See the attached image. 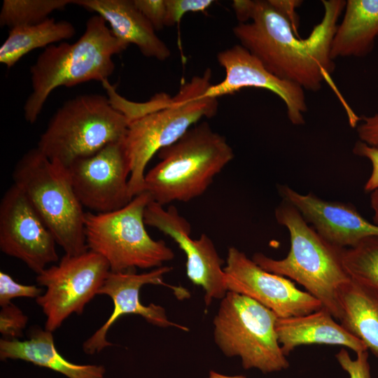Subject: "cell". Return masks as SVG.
Instances as JSON below:
<instances>
[{
    "label": "cell",
    "mask_w": 378,
    "mask_h": 378,
    "mask_svg": "<svg viewBox=\"0 0 378 378\" xmlns=\"http://www.w3.org/2000/svg\"><path fill=\"white\" fill-rule=\"evenodd\" d=\"M322 4L321 22L302 38L269 0H234L239 23L232 32L276 77L316 92L335 69L331 43L346 1L324 0Z\"/></svg>",
    "instance_id": "1"
},
{
    "label": "cell",
    "mask_w": 378,
    "mask_h": 378,
    "mask_svg": "<svg viewBox=\"0 0 378 378\" xmlns=\"http://www.w3.org/2000/svg\"><path fill=\"white\" fill-rule=\"evenodd\" d=\"M211 77V70L206 69L202 75L184 82L172 97L160 93L144 103L130 102L120 95L115 98V107L129 121L122 144L133 197L144 192L146 168L153 155L178 141L202 118L216 114L218 99L204 95L212 85Z\"/></svg>",
    "instance_id": "2"
},
{
    "label": "cell",
    "mask_w": 378,
    "mask_h": 378,
    "mask_svg": "<svg viewBox=\"0 0 378 378\" xmlns=\"http://www.w3.org/2000/svg\"><path fill=\"white\" fill-rule=\"evenodd\" d=\"M128 46L95 14L88 18L76 41L44 48L30 68L31 92L23 108L26 121L32 124L37 120L49 95L58 87L108 81L115 69L113 57Z\"/></svg>",
    "instance_id": "3"
},
{
    "label": "cell",
    "mask_w": 378,
    "mask_h": 378,
    "mask_svg": "<svg viewBox=\"0 0 378 378\" xmlns=\"http://www.w3.org/2000/svg\"><path fill=\"white\" fill-rule=\"evenodd\" d=\"M157 154L160 161L146 173L144 192L162 206L202 195L234 157L226 138L205 121Z\"/></svg>",
    "instance_id": "4"
},
{
    "label": "cell",
    "mask_w": 378,
    "mask_h": 378,
    "mask_svg": "<svg viewBox=\"0 0 378 378\" xmlns=\"http://www.w3.org/2000/svg\"><path fill=\"white\" fill-rule=\"evenodd\" d=\"M274 216L277 223L286 227L289 232L288 253L284 258L276 260L256 253L252 260L263 270L302 285L305 291L339 321L340 293L351 279L342 265L343 248L325 240L286 201L282 200L277 206Z\"/></svg>",
    "instance_id": "5"
},
{
    "label": "cell",
    "mask_w": 378,
    "mask_h": 378,
    "mask_svg": "<svg viewBox=\"0 0 378 378\" xmlns=\"http://www.w3.org/2000/svg\"><path fill=\"white\" fill-rule=\"evenodd\" d=\"M13 179L65 254L78 255L88 250L86 212L75 193L66 168L50 161L36 147L18 160Z\"/></svg>",
    "instance_id": "6"
},
{
    "label": "cell",
    "mask_w": 378,
    "mask_h": 378,
    "mask_svg": "<svg viewBox=\"0 0 378 378\" xmlns=\"http://www.w3.org/2000/svg\"><path fill=\"white\" fill-rule=\"evenodd\" d=\"M128 124L126 116L108 97L97 94L78 95L57 109L36 147L50 161L67 168L76 160L122 141Z\"/></svg>",
    "instance_id": "7"
},
{
    "label": "cell",
    "mask_w": 378,
    "mask_h": 378,
    "mask_svg": "<svg viewBox=\"0 0 378 378\" xmlns=\"http://www.w3.org/2000/svg\"><path fill=\"white\" fill-rule=\"evenodd\" d=\"M152 201L144 192L122 208L104 214H85V237L88 250L102 256L111 272H120L162 266L174 253L162 240L148 233L144 212Z\"/></svg>",
    "instance_id": "8"
},
{
    "label": "cell",
    "mask_w": 378,
    "mask_h": 378,
    "mask_svg": "<svg viewBox=\"0 0 378 378\" xmlns=\"http://www.w3.org/2000/svg\"><path fill=\"white\" fill-rule=\"evenodd\" d=\"M277 318L251 298L227 291L214 318V341L226 356L239 357L245 370L263 373L286 370L289 362L278 341Z\"/></svg>",
    "instance_id": "9"
},
{
    "label": "cell",
    "mask_w": 378,
    "mask_h": 378,
    "mask_svg": "<svg viewBox=\"0 0 378 378\" xmlns=\"http://www.w3.org/2000/svg\"><path fill=\"white\" fill-rule=\"evenodd\" d=\"M110 272L102 256L88 250L78 255L64 254L57 265L37 274L36 282L46 288L36 298L46 317L45 330L54 332L72 314H82Z\"/></svg>",
    "instance_id": "10"
},
{
    "label": "cell",
    "mask_w": 378,
    "mask_h": 378,
    "mask_svg": "<svg viewBox=\"0 0 378 378\" xmlns=\"http://www.w3.org/2000/svg\"><path fill=\"white\" fill-rule=\"evenodd\" d=\"M122 140L78 159L66 168L78 199L90 212L114 211L134 198L129 189L130 168Z\"/></svg>",
    "instance_id": "11"
},
{
    "label": "cell",
    "mask_w": 378,
    "mask_h": 378,
    "mask_svg": "<svg viewBox=\"0 0 378 378\" xmlns=\"http://www.w3.org/2000/svg\"><path fill=\"white\" fill-rule=\"evenodd\" d=\"M223 271L228 291L251 298L278 318L304 315L323 307L290 279L263 270L236 247L228 248Z\"/></svg>",
    "instance_id": "12"
},
{
    "label": "cell",
    "mask_w": 378,
    "mask_h": 378,
    "mask_svg": "<svg viewBox=\"0 0 378 378\" xmlns=\"http://www.w3.org/2000/svg\"><path fill=\"white\" fill-rule=\"evenodd\" d=\"M55 239L15 184L8 188L0 202V249L18 258L37 274L58 260Z\"/></svg>",
    "instance_id": "13"
},
{
    "label": "cell",
    "mask_w": 378,
    "mask_h": 378,
    "mask_svg": "<svg viewBox=\"0 0 378 378\" xmlns=\"http://www.w3.org/2000/svg\"><path fill=\"white\" fill-rule=\"evenodd\" d=\"M144 221L146 225L172 238L184 252L186 275L193 284L204 290L206 307L214 299L221 300L225 297L228 290L223 260L206 234L192 239L190 223L174 206L169 205L165 209L153 201L145 209Z\"/></svg>",
    "instance_id": "14"
},
{
    "label": "cell",
    "mask_w": 378,
    "mask_h": 378,
    "mask_svg": "<svg viewBox=\"0 0 378 378\" xmlns=\"http://www.w3.org/2000/svg\"><path fill=\"white\" fill-rule=\"evenodd\" d=\"M172 270L171 267L162 265L141 274L136 273L135 270L110 272L98 294L110 297L113 309L107 321L83 343V351L92 355L113 345L106 340L107 332L120 316L125 314L140 315L148 323L158 327H175L184 331L189 330L187 327L169 321L162 306L153 303L146 306L140 301V289L147 284L167 286L173 290L178 299L188 298L190 294L186 289L163 281L164 274Z\"/></svg>",
    "instance_id": "15"
},
{
    "label": "cell",
    "mask_w": 378,
    "mask_h": 378,
    "mask_svg": "<svg viewBox=\"0 0 378 378\" xmlns=\"http://www.w3.org/2000/svg\"><path fill=\"white\" fill-rule=\"evenodd\" d=\"M216 59L224 69L225 78L221 82L212 84L205 92V96L218 99L242 88L265 89L281 99L291 123L296 125L304 123V114L307 111V106L302 88L276 77L240 44L219 52Z\"/></svg>",
    "instance_id": "16"
},
{
    "label": "cell",
    "mask_w": 378,
    "mask_h": 378,
    "mask_svg": "<svg viewBox=\"0 0 378 378\" xmlns=\"http://www.w3.org/2000/svg\"><path fill=\"white\" fill-rule=\"evenodd\" d=\"M282 200L293 206L328 242L346 248L364 238L378 236V225L366 220L350 204L323 200L312 193L300 194L286 185L278 186Z\"/></svg>",
    "instance_id": "17"
},
{
    "label": "cell",
    "mask_w": 378,
    "mask_h": 378,
    "mask_svg": "<svg viewBox=\"0 0 378 378\" xmlns=\"http://www.w3.org/2000/svg\"><path fill=\"white\" fill-rule=\"evenodd\" d=\"M73 4L100 15L119 40L135 45L145 57L160 61L170 57L169 47L133 0H74Z\"/></svg>",
    "instance_id": "18"
},
{
    "label": "cell",
    "mask_w": 378,
    "mask_h": 378,
    "mask_svg": "<svg viewBox=\"0 0 378 378\" xmlns=\"http://www.w3.org/2000/svg\"><path fill=\"white\" fill-rule=\"evenodd\" d=\"M276 332L286 356L296 347L309 344L342 346L356 354L368 351L358 338L338 323L323 307L304 315L278 318Z\"/></svg>",
    "instance_id": "19"
},
{
    "label": "cell",
    "mask_w": 378,
    "mask_h": 378,
    "mask_svg": "<svg viewBox=\"0 0 378 378\" xmlns=\"http://www.w3.org/2000/svg\"><path fill=\"white\" fill-rule=\"evenodd\" d=\"M0 359L22 360L46 368L68 378H104L105 368L101 365L76 364L67 360L56 349L52 332L33 329L29 339L0 340Z\"/></svg>",
    "instance_id": "20"
},
{
    "label": "cell",
    "mask_w": 378,
    "mask_h": 378,
    "mask_svg": "<svg viewBox=\"0 0 378 378\" xmlns=\"http://www.w3.org/2000/svg\"><path fill=\"white\" fill-rule=\"evenodd\" d=\"M378 38V0H348L332 37L330 55L364 57Z\"/></svg>",
    "instance_id": "21"
},
{
    "label": "cell",
    "mask_w": 378,
    "mask_h": 378,
    "mask_svg": "<svg viewBox=\"0 0 378 378\" xmlns=\"http://www.w3.org/2000/svg\"><path fill=\"white\" fill-rule=\"evenodd\" d=\"M340 324L378 357V291L351 279L340 293Z\"/></svg>",
    "instance_id": "22"
},
{
    "label": "cell",
    "mask_w": 378,
    "mask_h": 378,
    "mask_svg": "<svg viewBox=\"0 0 378 378\" xmlns=\"http://www.w3.org/2000/svg\"><path fill=\"white\" fill-rule=\"evenodd\" d=\"M75 33L71 22L56 21L52 18L37 24L11 28L0 47V62L10 68L29 52L69 40Z\"/></svg>",
    "instance_id": "23"
},
{
    "label": "cell",
    "mask_w": 378,
    "mask_h": 378,
    "mask_svg": "<svg viewBox=\"0 0 378 378\" xmlns=\"http://www.w3.org/2000/svg\"><path fill=\"white\" fill-rule=\"evenodd\" d=\"M342 262L352 281L378 291V236L368 237L353 247L343 248Z\"/></svg>",
    "instance_id": "24"
},
{
    "label": "cell",
    "mask_w": 378,
    "mask_h": 378,
    "mask_svg": "<svg viewBox=\"0 0 378 378\" xmlns=\"http://www.w3.org/2000/svg\"><path fill=\"white\" fill-rule=\"evenodd\" d=\"M71 0H4L0 12L1 27L10 29L44 21L50 13L64 9Z\"/></svg>",
    "instance_id": "25"
},
{
    "label": "cell",
    "mask_w": 378,
    "mask_h": 378,
    "mask_svg": "<svg viewBox=\"0 0 378 378\" xmlns=\"http://www.w3.org/2000/svg\"><path fill=\"white\" fill-rule=\"evenodd\" d=\"M28 317L13 303L1 307L0 312V332L4 339L13 340L23 335Z\"/></svg>",
    "instance_id": "26"
},
{
    "label": "cell",
    "mask_w": 378,
    "mask_h": 378,
    "mask_svg": "<svg viewBox=\"0 0 378 378\" xmlns=\"http://www.w3.org/2000/svg\"><path fill=\"white\" fill-rule=\"evenodd\" d=\"M42 289L35 285H24L16 282L8 274L0 272V305L6 306L15 298H37Z\"/></svg>",
    "instance_id": "27"
},
{
    "label": "cell",
    "mask_w": 378,
    "mask_h": 378,
    "mask_svg": "<svg viewBox=\"0 0 378 378\" xmlns=\"http://www.w3.org/2000/svg\"><path fill=\"white\" fill-rule=\"evenodd\" d=\"M215 1L213 0H165L164 27H173L188 12L204 11Z\"/></svg>",
    "instance_id": "28"
},
{
    "label": "cell",
    "mask_w": 378,
    "mask_h": 378,
    "mask_svg": "<svg viewBox=\"0 0 378 378\" xmlns=\"http://www.w3.org/2000/svg\"><path fill=\"white\" fill-rule=\"evenodd\" d=\"M335 357L342 368L348 373L349 378H372L368 351L357 353L356 358L352 359L346 349H341Z\"/></svg>",
    "instance_id": "29"
},
{
    "label": "cell",
    "mask_w": 378,
    "mask_h": 378,
    "mask_svg": "<svg viewBox=\"0 0 378 378\" xmlns=\"http://www.w3.org/2000/svg\"><path fill=\"white\" fill-rule=\"evenodd\" d=\"M133 2L155 31L161 30L164 27L165 0H133Z\"/></svg>",
    "instance_id": "30"
},
{
    "label": "cell",
    "mask_w": 378,
    "mask_h": 378,
    "mask_svg": "<svg viewBox=\"0 0 378 378\" xmlns=\"http://www.w3.org/2000/svg\"><path fill=\"white\" fill-rule=\"evenodd\" d=\"M353 153L360 157L368 160L372 166L371 174L367 180L364 190L366 192H372L378 189V147L369 146L360 141H357L354 148Z\"/></svg>",
    "instance_id": "31"
},
{
    "label": "cell",
    "mask_w": 378,
    "mask_h": 378,
    "mask_svg": "<svg viewBox=\"0 0 378 378\" xmlns=\"http://www.w3.org/2000/svg\"><path fill=\"white\" fill-rule=\"evenodd\" d=\"M360 141L371 146L378 147V111L365 116L357 127Z\"/></svg>",
    "instance_id": "32"
},
{
    "label": "cell",
    "mask_w": 378,
    "mask_h": 378,
    "mask_svg": "<svg viewBox=\"0 0 378 378\" xmlns=\"http://www.w3.org/2000/svg\"><path fill=\"white\" fill-rule=\"evenodd\" d=\"M272 5L281 12L290 22L293 29L298 33L300 18L296 9L302 1L300 0H269Z\"/></svg>",
    "instance_id": "33"
},
{
    "label": "cell",
    "mask_w": 378,
    "mask_h": 378,
    "mask_svg": "<svg viewBox=\"0 0 378 378\" xmlns=\"http://www.w3.org/2000/svg\"><path fill=\"white\" fill-rule=\"evenodd\" d=\"M370 206L373 211V223L378 225V189L372 191L370 195Z\"/></svg>",
    "instance_id": "34"
},
{
    "label": "cell",
    "mask_w": 378,
    "mask_h": 378,
    "mask_svg": "<svg viewBox=\"0 0 378 378\" xmlns=\"http://www.w3.org/2000/svg\"><path fill=\"white\" fill-rule=\"evenodd\" d=\"M208 378H246V377L241 375H236V376L225 375V374H220L217 372L211 370L209 372Z\"/></svg>",
    "instance_id": "35"
}]
</instances>
